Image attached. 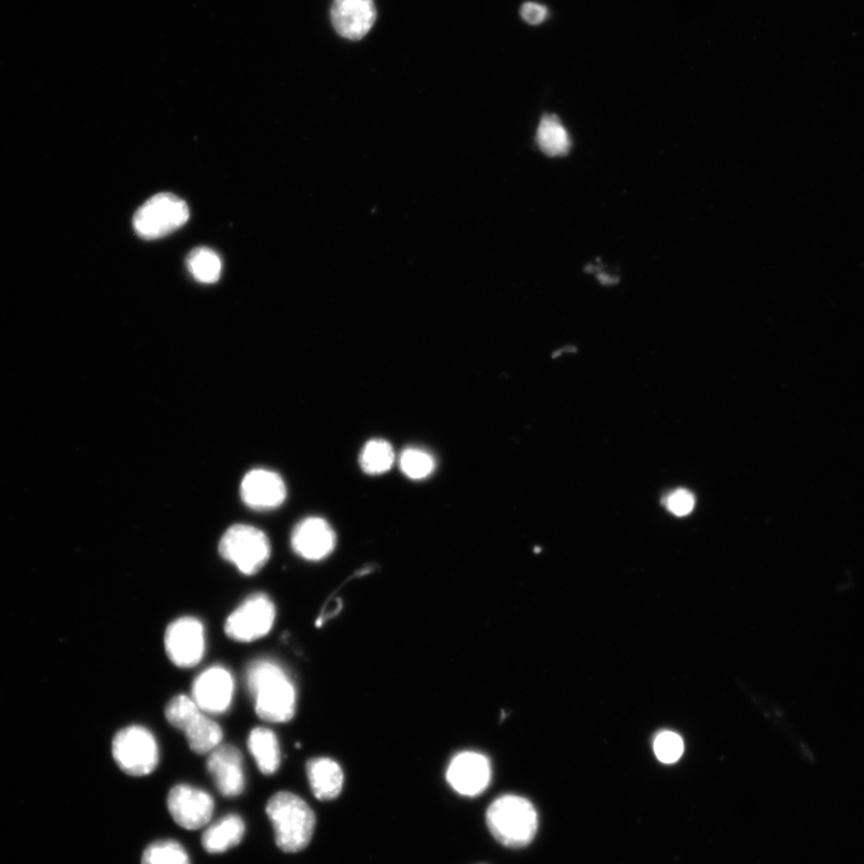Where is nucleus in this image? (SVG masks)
Instances as JSON below:
<instances>
[{
	"mask_svg": "<svg viewBox=\"0 0 864 864\" xmlns=\"http://www.w3.org/2000/svg\"><path fill=\"white\" fill-rule=\"evenodd\" d=\"M245 682L261 720L270 723H288L294 717L295 687L279 663L272 660L252 662L247 669Z\"/></svg>",
	"mask_w": 864,
	"mask_h": 864,
	"instance_id": "1",
	"label": "nucleus"
},
{
	"mask_svg": "<svg viewBox=\"0 0 864 864\" xmlns=\"http://www.w3.org/2000/svg\"><path fill=\"white\" fill-rule=\"evenodd\" d=\"M265 811L280 851L295 854L308 847L314 837L317 815L302 797L280 792L268 801Z\"/></svg>",
	"mask_w": 864,
	"mask_h": 864,
	"instance_id": "2",
	"label": "nucleus"
},
{
	"mask_svg": "<svg viewBox=\"0 0 864 864\" xmlns=\"http://www.w3.org/2000/svg\"><path fill=\"white\" fill-rule=\"evenodd\" d=\"M486 825L494 838L506 847H524L535 837L539 814L525 797L504 795L490 804Z\"/></svg>",
	"mask_w": 864,
	"mask_h": 864,
	"instance_id": "3",
	"label": "nucleus"
},
{
	"mask_svg": "<svg viewBox=\"0 0 864 864\" xmlns=\"http://www.w3.org/2000/svg\"><path fill=\"white\" fill-rule=\"evenodd\" d=\"M165 717L173 727L184 733L193 753L210 754L222 742L221 726L208 717L190 696L177 695L171 699L165 709Z\"/></svg>",
	"mask_w": 864,
	"mask_h": 864,
	"instance_id": "4",
	"label": "nucleus"
},
{
	"mask_svg": "<svg viewBox=\"0 0 864 864\" xmlns=\"http://www.w3.org/2000/svg\"><path fill=\"white\" fill-rule=\"evenodd\" d=\"M221 557L251 576L258 574L271 559V543L264 532L250 525H233L219 544Z\"/></svg>",
	"mask_w": 864,
	"mask_h": 864,
	"instance_id": "5",
	"label": "nucleus"
},
{
	"mask_svg": "<svg viewBox=\"0 0 864 864\" xmlns=\"http://www.w3.org/2000/svg\"><path fill=\"white\" fill-rule=\"evenodd\" d=\"M115 764L132 777L153 773L160 760L155 736L141 725H131L119 732L112 742Z\"/></svg>",
	"mask_w": 864,
	"mask_h": 864,
	"instance_id": "6",
	"label": "nucleus"
},
{
	"mask_svg": "<svg viewBox=\"0 0 864 864\" xmlns=\"http://www.w3.org/2000/svg\"><path fill=\"white\" fill-rule=\"evenodd\" d=\"M188 204L172 193L149 199L133 218V229L143 240L153 241L181 229L189 220Z\"/></svg>",
	"mask_w": 864,
	"mask_h": 864,
	"instance_id": "7",
	"label": "nucleus"
},
{
	"mask_svg": "<svg viewBox=\"0 0 864 864\" xmlns=\"http://www.w3.org/2000/svg\"><path fill=\"white\" fill-rule=\"evenodd\" d=\"M277 609L264 593H253L238 606L225 622V633L235 643H253L270 634Z\"/></svg>",
	"mask_w": 864,
	"mask_h": 864,
	"instance_id": "8",
	"label": "nucleus"
},
{
	"mask_svg": "<svg viewBox=\"0 0 864 864\" xmlns=\"http://www.w3.org/2000/svg\"><path fill=\"white\" fill-rule=\"evenodd\" d=\"M165 650L170 661L178 667L199 665L205 652L203 623L190 616L173 621L165 633Z\"/></svg>",
	"mask_w": 864,
	"mask_h": 864,
	"instance_id": "9",
	"label": "nucleus"
},
{
	"mask_svg": "<svg viewBox=\"0 0 864 864\" xmlns=\"http://www.w3.org/2000/svg\"><path fill=\"white\" fill-rule=\"evenodd\" d=\"M168 807L178 825L190 831L200 830L211 822L214 800L201 788L180 784L171 788Z\"/></svg>",
	"mask_w": 864,
	"mask_h": 864,
	"instance_id": "10",
	"label": "nucleus"
},
{
	"mask_svg": "<svg viewBox=\"0 0 864 864\" xmlns=\"http://www.w3.org/2000/svg\"><path fill=\"white\" fill-rule=\"evenodd\" d=\"M234 695V679L227 667L214 665L193 681L191 697L207 714L230 710Z\"/></svg>",
	"mask_w": 864,
	"mask_h": 864,
	"instance_id": "11",
	"label": "nucleus"
},
{
	"mask_svg": "<svg viewBox=\"0 0 864 864\" xmlns=\"http://www.w3.org/2000/svg\"><path fill=\"white\" fill-rule=\"evenodd\" d=\"M445 777L455 793L475 797L483 794L491 782V764L479 752L459 753L452 758Z\"/></svg>",
	"mask_w": 864,
	"mask_h": 864,
	"instance_id": "12",
	"label": "nucleus"
},
{
	"mask_svg": "<svg viewBox=\"0 0 864 864\" xmlns=\"http://www.w3.org/2000/svg\"><path fill=\"white\" fill-rule=\"evenodd\" d=\"M207 770L218 788L225 797H237L245 788L243 755L231 744H220L207 760Z\"/></svg>",
	"mask_w": 864,
	"mask_h": 864,
	"instance_id": "13",
	"label": "nucleus"
},
{
	"mask_svg": "<svg viewBox=\"0 0 864 864\" xmlns=\"http://www.w3.org/2000/svg\"><path fill=\"white\" fill-rule=\"evenodd\" d=\"M291 545L298 556L317 562L333 553L336 535L333 528L324 519L307 518L294 528Z\"/></svg>",
	"mask_w": 864,
	"mask_h": 864,
	"instance_id": "14",
	"label": "nucleus"
},
{
	"mask_svg": "<svg viewBox=\"0 0 864 864\" xmlns=\"http://www.w3.org/2000/svg\"><path fill=\"white\" fill-rule=\"evenodd\" d=\"M374 0H333L331 20L335 32L349 40H361L376 22Z\"/></svg>",
	"mask_w": 864,
	"mask_h": 864,
	"instance_id": "15",
	"label": "nucleus"
},
{
	"mask_svg": "<svg viewBox=\"0 0 864 864\" xmlns=\"http://www.w3.org/2000/svg\"><path fill=\"white\" fill-rule=\"evenodd\" d=\"M243 502L252 510L270 511L285 502L288 489L281 476L270 470H252L241 485Z\"/></svg>",
	"mask_w": 864,
	"mask_h": 864,
	"instance_id": "16",
	"label": "nucleus"
},
{
	"mask_svg": "<svg viewBox=\"0 0 864 864\" xmlns=\"http://www.w3.org/2000/svg\"><path fill=\"white\" fill-rule=\"evenodd\" d=\"M308 780L312 794L320 801L339 797L344 787V772L331 757L311 758L307 764Z\"/></svg>",
	"mask_w": 864,
	"mask_h": 864,
	"instance_id": "17",
	"label": "nucleus"
},
{
	"mask_svg": "<svg viewBox=\"0 0 864 864\" xmlns=\"http://www.w3.org/2000/svg\"><path fill=\"white\" fill-rule=\"evenodd\" d=\"M245 824L238 815H228L208 827L202 836L204 851L210 854H222L240 844L244 837Z\"/></svg>",
	"mask_w": 864,
	"mask_h": 864,
	"instance_id": "18",
	"label": "nucleus"
},
{
	"mask_svg": "<svg viewBox=\"0 0 864 864\" xmlns=\"http://www.w3.org/2000/svg\"><path fill=\"white\" fill-rule=\"evenodd\" d=\"M248 749L259 770L265 776H272L281 764L279 740L271 729L255 727L249 735Z\"/></svg>",
	"mask_w": 864,
	"mask_h": 864,
	"instance_id": "19",
	"label": "nucleus"
},
{
	"mask_svg": "<svg viewBox=\"0 0 864 864\" xmlns=\"http://www.w3.org/2000/svg\"><path fill=\"white\" fill-rule=\"evenodd\" d=\"M538 143L547 157L569 154L572 145L567 129L563 127L559 117L550 114L544 115L539 125Z\"/></svg>",
	"mask_w": 864,
	"mask_h": 864,
	"instance_id": "20",
	"label": "nucleus"
},
{
	"mask_svg": "<svg viewBox=\"0 0 864 864\" xmlns=\"http://www.w3.org/2000/svg\"><path fill=\"white\" fill-rule=\"evenodd\" d=\"M188 270L202 284H214L222 271V262L218 253L211 249L192 250L187 259Z\"/></svg>",
	"mask_w": 864,
	"mask_h": 864,
	"instance_id": "21",
	"label": "nucleus"
},
{
	"mask_svg": "<svg viewBox=\"0 0 864 864\" xmlns=\"http://www.w3.org/2000/svg\"><path fill=\"white\" fill-rule=\"evenodd\" d=\"M395 461V453L389 441L375 439L369 441L361 453L362 470L371 475L389 472Z\"/></svg>",
	"mask_w": 864,
	"mask_h": 864,
	"instance_id": "22",
	"label": "nucleus"
},
{
	"mask_svg": "<svg viewBox=\"0 0 864 864\" xmlns=\"http://www.w3.org/2000/svg\"><path fill=\"white\" fill-rule=\"evenodd\" d=\"M142 864H190V858L180 843L159 841L145 848Z\"/></svg>",
	"mask_w": 864,
	"mask_h": 864,
	"instance_id": "23",
	"label": "nucleus"
},
{
	"mask_svg": "<svg viewBox=\"0 0 864 864\" xmlns=\"http://www.w3.org/2000/svg\"><path fill=\"white\" fill-rule=\"evenodd\" d=\"M436 461L430 453L420 449H409L400 456L402 473L413 481H422L435 471Z\"/></svg>",
	"mask_w": 864,
	"mask_h": 864,
	"instance_id": "24",
	"label": "nucleus"
},
{
	"mask_svg": "<svg viewBox=\"0 0 864 864\" xmlns=\"http://www.w3.org/2000/svg\"><path fill=\"white\" fill-rule=\"evenodd\" d=\"M683 751V740L675 733L664 732L654 741V753L664 764L679 762Z\"/></svg>",
	"mask_w": 864,
	"mask_h": 864,
	"instance_id": "25",
	"label": "nucleus"
},
{
	"mask_svg": "<svg viewBox=\"0 0 864 864\" xmlns=\"http://www.w3.org/2000/svg\"><path fill=\"white\" fill-rule=\"evenodd\" d=\"M666 509L676 516L690 515L695 506V498L685 489L675 490L665 499Z\"/></svg>",
	"mask_w": 864,
	"mask_h": 864,
	"instance_id": "26",
	"label": "nucleus"
},
{
	"mask_svg": "<svg viewBox=\"0 0 864 864\" xmlns=\"http://www.w3.org/2000/svg\"><path fill=\"white\" fill-rule=\"evenodd\" d=\"M520 14L529 24L539 26L546 20L549 10L542 4L528 2L521 7Z\"/></svg>",
	"mask_w": 864,
	"mask_h": 864,
	"instance_id": "27",
	"label": "nucleus"
}]
</instances>
